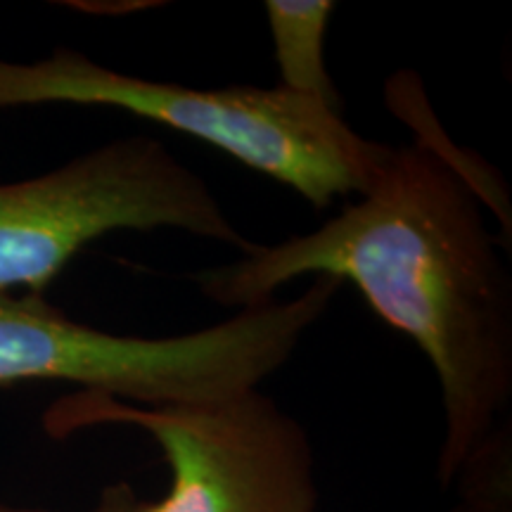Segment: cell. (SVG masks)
<instances>
[{"label":"cell","instance_id":"obj_7","mask_svg":"<svg viewBox=\"0 0 512 512\" xmlns=\"http://www.w3.org/2000/svg\"><path fill=\"white\" fill-rule=\"evenodd\" d=\"M448 512H512V425H505L458 472Z\"/></svg>","mask_w":512,"mask_h":512},{"label":"cell","instance_id":"obj_8","mask_svg":"<svg viewBox=\"0 0 512 512\" xmlns=\"http://www.w3.org/2000/svg\"><path fill=\"white\" fill-rule=\"evenodd\" d=\"M138 494L128 482H114L100 491L98 501L86 512H133L138 505ZM0 512H50L38 508H12V505L0 503Z\"/></svg>","mask_w":512,"mask_h":512},{"label":"cell","instance_id":"obj_5","mask_svg":"<svg viewBox=\"0 0 512 512\" xmlns=\"http://www.w3.org/2000/svg\"><path fill=\"white\" fill-rule=\"evenodd\" d=\"M126 425L155 441L171 482L133 512H318L316 451L309 432L259 389L202 403L138 406L76 392L48 413V430Z\"/></svg>","mask_w":512,"mask_h":512},{"label":"cell","instance_id":"obj_3","mask_svg":"<svg viewBox=\"0 0 512 512\" xmlns=\"http://www.w3.org/2000/svg\"><path fill=\"white\" fill-rule=\"evenodd\" d=\"M313 278L302 294L242 309L211 328L136 337L76 323L41 294L0 292V389L67 382L138 406L235 396L278 373L342 290Z\"/></svg>","mask_w":512,"mask_h":512},{"label":"cell","instance_id":"obj_1","mask_svg":"<svg viewBox=\"0 0 512 512\" xmlns=\"http://www.w3.org/2000/svg\"><path fill=\"white\" fill-rule=\"evenodd\" d=\"M479 178L430 138L389 147L366 192L335 219L278 245L254 242L233 264L188 275L204 297L238 311L271 302L304 275L354 285L437 375L444 489L510 425L512 278L482 204L501 216L508 238L510 211Z\"/></svg>","mask_w":512,"mask_h":512},{"label":"cell","instance_id":"obj_4","mask_svg":"<svg viewBox=\"0 0 512 512\" xmlns=\"http://www.w3.org/2000/svg\"><path fill=\"white\" fill-rule=\"evenodd\" d=\"M183 230L247 254L219 197L157 138L95 147L50 174L0 183V292L41 294L91 242L117 230Z\"/></svg>","mask_w":512,"mask_h":512},{"label":"cell","instance_id":"obj_2","mask_svg":"<svg viewBox=\"0 0 512 512\" xmlns=\"http://www.w3.org/2000/svg\"><path fill=\"white\" fill-rule=\"evenodd\" d=\"M22 105L110 107L157 121L287 185L313 209L366 192L392 147L356 133L342 110L280 86L155 81L72 48H57L41 62L0 60V107Z\"/></svg>","mask_w":512,"mask_h":512},{"label":"cell","instance_id":"obj_6","mask_svg":"<svg viewBox=\"0 0 512 512\" xmlns=\"http://www.w3.org/2000/svg\"><path fill=\"white\" fill-rule=\"evenodd\" d=\"M330 0H268L266 19L280 88L342 110L335 81L325 64V34L335 15Z\"/></svg>","mask_w":512,"mask_h":512}]
</instances>
